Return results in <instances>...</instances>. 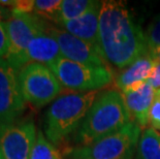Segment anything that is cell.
I'll use <instances>...</instances> for the list:
<instances>
[{
  "label": "cell",
  "instance_id": "1",
  "mask_svg": "<svg viewBox=\"0 0 160 159\" xmlns=\"http://www.w3.org/2000/svg\"><path fill=\"white\" fill-rule=\"evenodd\" d=\"M98 42L103 59L118 68H125L148 55L145 32L121 1L101 2Z\"/></svg>",
  "mask_w": 160,
  "mask_h": 159
},
{
  "label": "cell",
  "instance_id": "2",
  "mask_svg": "<svg viewBox=\"0 0 160 159\" xmlns=\"http://www.w3.org/2000/svg\"><path fill=\"white\" fill-rule=\"evenodd\" d=\"M130 120L121 93L114 90L100 93L77 129L76 140L82 147L90 146L117 132Z\"/></svg>",
  "mask_w": 160,
  "mask_h": 159
},
{
  "label": "cell",
  "instance_id": "3",
  "mask_svg": "<svg viewBox=\"0 0 160 159\" xmlns=\"http://www.w3.org/2000/svg\"><path fill=\"white\" fill-rule=\"evenodd\" d=\"M98 95V91H91L58 97L46 113V137L58 144L77 130Z\"/></svg>",
  "mask_w": 160,
  "mask_h": 159
},
{
  "label": "cell",
  "instance_id": "4",
  "mask_svg": "<svg viewBox=\"0 0 160 159\" xmlns=\"http://www.w3.org/2000/svg\"><path fill=\"white\" fill-rule=\"evenodd\" d=\"M48 67L63 87L84 93L99 90L113 81V72L108 66L80 63L62 56Z\"/></svg>",
  "mask_w": 160,
  "mask_h": 159
},
{
  "label": "cell",
  "instance_id": "5",
  "mask_svg": "<svg viewBox=\"0 0 160 159\" xmlns=\"http://www.w3.org/2000/svg\"><path fill=\"white\" fill-rule=\"evenodd\" d=\"M141 137V127L131 121L123 128L93 145L78 147L72 159H132Z\"/></svg>",
  "mask_w": 160,
  "mask_h": 159
},
{
  "label": "cell",
  "instance_id": "6",
  "mask_svg": "<svg viewBox=\"0 0 160 159\" xmlns=\"http://www.w3.org/2000/svg\"><path fill=\"white\" fill-rule=\"evenodd\" d=\"M19 85L24 100L42 107L59 95L62 85L49 67L29 63L19 72Z\"/></svg>",
  "mask_w": 160,
  "mask_h": 159
},
{
  "label": "cell",
  "instance_id": "7",
  "mask_svg": "<svg viewBox=\"0 0 160 159\" xmlns=\"http://www.w3.org/2000/svg\"><path fill=\"white\" fill-rule=\"evenodd\" d=\"M8 33V54L5 60L17 72L28 64L27 49L31 40L40 33L47 32L48 26L38 16L12 15L6 21Z\"/></svg>",
  "mask_w": 160,
  "mask_h": 159
},
{
  "label": "cell",
  "instance_id": "8",
  "mask_svg": "<svg viewBox=\"0 0 160 159\" xmlns=\"http://www.w3.org/2000/svg\"><path fill=\"white\" fill-rule=\"evenodd\" d=\"M19 72L5 59H0V128L15 123L25 107L19 85Z\"/></svg>",
  "mask_w": 160,
  "mask_h": 159
},
{
  "label": "cell",
  "instance_id": "9",
  "mask_svg": "<svg viewBox=\"0 0 160 159\" xmlns=\"http://www.w3.org/2000/svg\"><path fill=\"white\" fill-rule=\"evenodd\" d=\"M37 137L32 121L12 124L0 132V159H30Z\"/></svg>",
  "mask_w": 160,
  "mask_h": 159
},
{
  "label": "cell",
  "instance_id": "10",
  "mask_svg": "<svg viewBox=\"0 0 160 159\" xmlns=\"http://www.w3.org/2000/svg\"><path fill=\"white\" fill-rule=\"evenodd\" d=\"M47 33L52 35L59 45L61 55L72 61L92 64L96 66H108L100 51L91 43L70 34L66 30L48 26Z\"/></svg>",
  "mask_w": 160,
  "mask_h": 159
},
{
  "label": "cell",
  "instance_id": "11",
  "mask_svg": "<svg viewBox=\"0 0 160 159\" xmlns=\"http://www.w3.org/2000/svg\"><path fill=\"white\" fill-rule=\"evenodd\" d=\"M122 96L131 120L141 128L147 127L150 110L156 98V90L147 81L137 89L123 92Z\"/></svg>",
  "mask_w": 160,
  "mask_h": 159
},
{
  "label": "cell",
  "instance_id": "12",
  "mask_svg": "<svg viewBox=\"0 0 160 159\" xmlns=\"http://www.w3.org/2000/svg\"><path fill=\"white\" fill-rule=\"evenodd\" d=\"M101 2L95 1L92 7L76 20L62 25L67 32L91 43L99 50L98 33H99V12ZM100 51V50H99Z\"/></svg>",
  "mask_w": 160,
  "mask_h": 159
},
{
  "label": "cell",
  "instance_id": "13",
  "mask_svg": "<svg viewBox=\"0 0 160 159\" xmlns=\"http://www.w3.org/2000/svg\"><path fill=\"white\" fill-rule=\"evenodd\" d=\"M155 64L156 62L151 56L141 57L116 76L115 86L120 89L122 93L137 89L149 80Z\"/></svg>",
  "mask_w": 160,
  "mask_h": 159
},
{
  "label": "cell",
  "instance_id": "14",
  "mask_svg": "<svg viewBox=\"0 0 160 159\" xmlns=\"http://www.w3.org/2000/svg\"><path fill=\"white\" fill-rule=\"evenodd\" d=\"M61 56V51L56 39L47 32L35 36L27 49L28 62L33 61L46 66H49Z\"/></svg>",
  "mask_w": 160,
  "mask_h": 159
},
{
  "label": "cell",
  "instance_id": "15",
  "mask_svg": "<svg viewBox=\"0 0 160 159\" xmlns=\"http://www.w3.org/2000/svg\"><path fill=\"white\" fill-rule=\"evenodd\" d=\"M135 159H160V133L154 128H146L139 137Z\"/></svg>",
  "mask_w": 160,
  "mask_h": 159
},
{
  "label": "cell",
  "instance_id": "16",
  "mask_svg": "<svg viewBox=\"0 0 160 159\" xmlns=\"http://www.w3.org/2000/svg\"><path fill=\"white\" fill-rule=\"evenodd\" d=\"M94 3L95 1L92 0H62L58 24L62 26L64 23L78 19L91 8Z\"/></svg>",
  "mask_w": 160,
  "mask_h": 159
},
{
  "label": "cell",
  "instance_id": "17",
  "mask_svg": "<svg viewBox=\"0 0 160 159\" xmlns=\"http://www.w3.org/2000/svg\"><path fill=\"white\" fill-rule=\"evenodd\" d=\"M30 159H62L59 150L45 137L42 130L37 132Z\"/></svg>",
  "mask_w": 160,
  "mask_h": 159
},
{
  "label": "cell",
  "instance_id": "18",
  "mask_svg": "<svg viewBox=\"0 0 160 159\" xmlns=\"http://www.w3.org/2000/svg\"><path fill=\"white\" fill-rule=\"evenodd\" d=\"M62 0H35L34 12L42 19H47L58 24Z\"/></svg>",
  "mask_w": 160,
  "mask_h": 159
},
{
  "label": "cell",
  "instance_id": "19",
  "mask_svg": "<svg viewBox=\"0 0 160 159\" xmlns=\"http://www.w3.org/2000/svg\"><path fill=\"white\" fill-rule=\"evenodd\" d=\"M146 42L148 48V55L152 56L160 49V13L150 22L145 31Z\"/></svg>",
  "mask_w": 160,
  "mask_h": 159
},
{
  "label": "cell",
  "instance_id": "20",
  "mask_svg": "<svg viewBox=\"0 0 160 159\" xmlns=\"http://www.w3.org/2000/svg\"><path fill=\"white\" fill-rule=\"evenodd\" d=\"M35 0H15L12 13V15H29L34 12Z\"/></svg>",
  "mask_w": 160,
  "mask_h": 159
},
{
  "label": "cell",
  "instance_id": "21",
  "mask_svg": "<svg viewBox=\"0 0 160 159\" xmlns=\"http://www.w3.org/2000/svg\"><path fill=\"white\" fill-rule=\"evenodd\" d=\"M149 124L151 128L160 129V97L156 96L149 113Z\"/></svg>",
  "mask_w": 160,
  "mask_h": 159
},
{
  "label": "cell",
  "instance_id": "22",
  "mask_svg": "<svg viewBox=\"0 0 160 159\" xmlns=\"http://www.w3.org/2000/svg\"><path fill=\"white\" fill-rule=\"evenodd\" d=\"M8 33L6 22H0V59H5L8 54Z\"/></svg>",
  "mask_w": 160,
  "mask_h": 159
},
{
  "label": "cell",
  "instance_id": "23",
  "mask_svg": "<svg viewBox=\"0 0 160 159\" xmlns=\"http://www.w3.org/2000/svg\"><path fill=\"white\" fill-rule=\"evenodd\" d=\"M148 83L155 90H160V63L155 64L153 72L148 80Z\"/></svg>",
  "mask_w": 160,
  "mask_h": 159
},
{
  "label": "cell",
  "instance_id": "24",
  "mask_svg": "<svg viewBox=\"0 0 160 159\" xmlns=\"http://www.w3.org/2000/svg\"><path fill=\"white\" fill-rule=\"evenodd\" d=\"M12 9L0 5V22H6L12 18Z\"/></svg>",
  "mask_w": 160,
  "mask_h": 159
},
{
  "label": "cell",
  "instance_id": "25",
  "mask_svg": "<svg viewBox=\"0 0 160 159\" xmlns=\"http://www.w3.org/2000/svg\"><path fill=\"white\" fill-rule=\"evenodd\" d=\"M13 3H15V0H0V5L4 6V7H6V6H12V7Z\"/></svg>",
  "mask_w": 160,
  "mask_h": 159
},
{
  "label": "cell",
  "instance_id": "26",
  "mask_svg": "<svg viewBox=\"0 0 160 159\" xmlns=\"http://www.w3.org/2000/svg\"><path fill=\"white\" fill-rule=\"evenodd\" d=\"M151 57L154 59V61L156 63H160V49H158L157 51H156V52L153 54Z\"/></svg>",
  "mask_w": 160,
  "mask_h": 159
},
{
  "label": "cell",
  "instance_id": "27",
  "mask_svg": "<svg viewBox=\"0 0 160 159\" xmlns=\"http://www.w3.org/2000/svg\"><path fill=\"white\" fill-rule=\"evenodd\" d=\"M156 96L160 97V90H156Z\"/></svg>",
  "mask_w": 160,
  "mask_h": 159
},
{
  "label": "cell",
  "instance_id": "28",
  "mask_svg": "<svg viewBox=\"0 0 160 159\" xmlns=\"http://www.w3.org/2000/svg\"><path fill=\"white\" fill-rule=\"evenodd\" d=\"M1 130H2V129H1V128H0V132H1Z\"/></svg>",
  "mask_w": 160,
  "mask_h": 159
}]
</instances>
